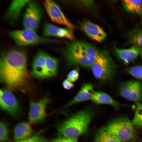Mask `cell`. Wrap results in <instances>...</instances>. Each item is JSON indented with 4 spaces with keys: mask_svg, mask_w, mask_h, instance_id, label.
Instances as JSON below:
<instances>
[{
    "mask_svg": "<svg viewBox=\"0 0 142 142\" xmlns=\"http://www.w3.org/2000/svg\"><path fill=\"white\" fill-rule=\"evenodd\" d=\"M141 48L134 45L128 49H121L116 47L114 50L119 58L126 64L134 61L140 55Z\"/></svg>",
    "mask_w": 142,
    "mask_h": 142,
    "instance_id": "16",
    "label": "cell"
},
{
    "mask_svg": "<svg viewBox=\"0 0 142 142\" xmlns=\"http://www.w3.org/2000/svg\"><path fill=\"white\" fill-rule=\"evenodd\" d=\"M8 139V129L6 124L1 121L0 124V140L1 141H5Z\"/></svg>",
    "mask_w": 142,
    "mask_h": 142,
    "instance_id": "23",
    "label": "cell"
},
{
    "mask_svg": "<svg viewBox=\"0 0 142 142\" xmlns=\"http://www.w3.org/2000/svg\"><path fill=\"white\" fill-rule=\"evenodd\" d=\"M128 72L132 76L142 80V66H134L130 68Z\"/></svg>",
    "mask_w": 142,
    "mask_h": 142,
    "instance_id": "24",
    "label": "cell"
},
{
    "mask_svg": "<svg viewBox=\"0 0 142 142\" xmlns=\"http://www.w3.org/2000/svg\"><path fill=\"white\" fill-rule=\"evenodd\" d=\"M0 105L2 110L13 116H17L20 112V107L17 99L8 90H0Z\"/></svg>",
    "mask_w": 142,
    "mask_h": 142,
    "instance_id": "11",
    "label": "cell"
},
{
    "mask_svg": "<svg viewBox=\"0 0 142 142\" xmlns=\"http://www.w3.org/2000/svg\"><path fill=\"white\" fill-rule=\"evenodd\" d=\"M30 0H13L11 2L6 14L8 22L13 23L19 18L23 8L27 6Z\"/></svg>",
    "mask_w": 142,
    "mask_h": 142,
    "instance_id": "15",
    "label": "cell"
},
{
    "mask_svg": "<svg viewBox=\"0 0 142 142\" xmlns=\"http://www.w3.org/2000/svg\"><path fill=\"white\" fill-rule=\"evenodd\" d=\"M33 130L30 124L26 122L18 123L14 130V138L16 141L25 139L32 136Z\"/></svg>",
    "mask_w": 142,
    "mask_h": 142,
    "instance_id": "18",
    "label": "cell"
},
{
    "mask_svg": "<svg viewBox=\"0 0 142 142\" xmlns=\"http://www.w3.org/2000/svg\"><path fill=\"white\" fill-rule=\"evenodd\" d=\"M134 127L140 128L142 127V103H136V106L132 121Z\"/></svg>",
    "mask_w": 142,
    "mask_h": 142,
    "instance_id": "22",
    "label": "cell"
},
{
    "mask_svg": "<svg viewBox=\"0 0 142 142\" xmlns=\"http://www.w3.org/2000/svg\"><path fill=\"white\" fill-rule=\"evenodd\" d=\"M52 142H78L77 139L59 136L52 140Z\"/></svg>",
    "mask_w": 142,
    "mask_h": 142,
    "instance_id": "28",
    "label": "cell"
},
{
    "mask_svg": "<svg viewBox=\"0 0 142 142\" xmlns=\"http://www.w3.org/2000/svg\"><path fill=\"white\" fill-rule=\"evenodd\" d=\"M8 33L16 44L20 46L32 45L52 41L50 39L38 35L35 31L26 28L10 31H8Z\"/></svg>",
    "mask_w": 142,
    "mask_h": 142,
    "instance_id": "7",
    "label": "cell"
},
{
    "mask_svg": "<svg viewBox=\"0 0 142 142\" xmlns=\"http://www.w3.org/2000/svg\"><path fill=\"white\" fill-rule=\"evenodd\" d=\"M92 118L88 110L77 112L59 124L57 129L60 136L77 139L87 131Z\"/></svg>",
    "mask_w": 142,
    "mask_h": 142,
    "instance_id": "3",
    "label": "cell"
},
{
    "mask_svg": "<svg viewBox=\"0 0 142 142\" xmlns=\"http://www.w3.org/2000/svg\"><path fill=\"white\" fill-rule=\"evenodd\" d=\"M100 52L88 43L74 40L67 44L63 53L69 65L91 68Z\"/></svg>",
    "mask_w": 142,
    "mask_h": 142,
    "instance_id": "2",
    "label": "cell"
},
{
    "mask_svg": "<svg viewBox=\"0 0 142 142\" xmlns=\"http://www.w3.org/2000/svg\"><path fill=\"white\" fill-rule=\"evenodd\" d=\"M26 54L18 49L3 53L0 60L1 82L9 88L25 92L29 86L30 76Z\"/></svg>",
    "mask_w": 142,
    "mask_h": 142,
    "instance_id": "1",
    "label": "cell"
},
{
    "mask_svg": "<svg viewBox=\"0 0 142 142\" xmlns=\"http://www.w3.org/2000/svg\"><path fill=\"white\" fill-rule=\"evenodd\" d=\"M123 3L128 11L139 13L142 12V2L141 0H124Z\"/></svg>",
    "mask_w": 142,
    "mask_h": 142,
    "instance_id": "21",
    "label": "cell"
},
{
    "mask_svg": "<svg viewBox=\"0 0 142 142\" xmlns=\"http://www.w3.org/2000/svg\"><path fill=\"white\" fill-rule=\"evenodd\" d=\"M14 142H47L46 139L41 136L35 135L25 139Z\"/></svg>",
    "mask_w": 142,
    "mask_h": 142,
    "instance_id": "26",
    "label": "cell"
},
{
    "mask_svg": "<svg viewBox=\"0 0 142 142\" xmlns=\"http://www.w3.org/2000/svg\"><path fill=\"white\" fill-rule=\"evenodd\" d=\"M43 15L41 7L36 2L30 1L27 6L23 19L25 28L36 31Z\"/></svg>",
    "mask_w": 142,
    "mask_h": 142,
    "instance_id": "8",
    "label": "cell"
},
{
    "mask_svg": "<svg viewBox=\"0 0 142 142\" xmlns=\"http://www.w3.org/2000/svg\"><path fill=\"white\" fill-rule=\"evenodd\" d=\"M91 99L97 104H107L115 108L119 106L118 103L106 94L101 92H95Z\"/></svg>",
    "mask_w": 142,
    "mask_h": 142,
    "instance_id": "19",
    "label": "cell"
},
{
    "mask_svg": "<svg viewBox=\"0 0 142 142\" xmlns=\"http://www.w3.org/2000/svg\"><path fill=\"white\" fill-rule=\"evenodd\" d=\"M79 76V70L75 69L70 71L68 75L67 79L72 82L76 81Z\"/></svg>",
    "mask_w": 142,
    "mask_h": 142,
    "instance_id": "27",
    "label": "cell"
},
{
    "mask_svg": "<svg viewBox=\"0 0 142 142\" xmlns=\"http://www.w3.org/2000/svg\"><path fill=\"white\" fill-rule=\"evenodd\" d=\"M140 55H141V57L142 58V48H141Z\"/></svg>",
    "mask_w": 142,
    "mask_h": 142,
    "instance_id": "30",
    "label": "cell"
},
{
    "mask_svg": "<svg viewBox=\"0 0 142 142\" xmlns=\"http://www.w3.org/2000/svg\"><path fill=\"white\" fill-rule=\"evenodd\" d=\"M131 40L134 45L142 48V31L137 32L133 34Z\"/></svg>",
    "mask_w": 142,
    "mask_h": 142,
    "instance_id": "25",
    "label": "cell"
},
{
    "mask_svg": "<svg viewBox=\"0 0 142 142\" xmlns=\"http://www.w3.org/2000/svg\"><path fill=\"white\" fill-rule=\"evenodd\" d=\"M124 142L135 141L136 135L132 122L124 116L116 118L106 126Z\"/></svg>",
    "mask_w": 142,
    "mask_h": 142,
    "instance_id": "6",
    "label": "cell"
},
{
    "mask_svg": "<svg viewBox=\"0 0 142 142\" xmlns=\"http://www.w3.org/2000/svg\"></svg>",
    "mask_w": 142,
    "mask_h": 142,
    "instance_id": "31",
    "label": "cell"
},
{
    "mask_svg": "<svg viewBox=\"0 0 142 142\" xmlns=\"http://www.w3.org/2000/svg\"><path fill=\"white\" fill-rule=\"evenodd\" d=\"M58 64V61L56 58L43 51H39L34 58L31 74L39 79L52 78L57 74Z\"/></svg>",
    "mask_w": 142,
    "mask_h": 142,
    "instance_id": "4",
    "label": "cell"
},
{
    "mask_svg": "<svg viewBox=\"0 0 142 142\" xmlns=\"http://www.w3.org/2000/svg\"><path fill=\"white\" fill-rule=\"evenodd\" d=\"M49 102L48 98L44 97L37 102H30L28 116L30 123L36 124L44 119L47 115L46 109Z\"/></svg>",
    "mask_w": 142,
    "mask_h": 142,
    "instance_id": "12",
    "label": "cell"
},
{
    "mask_svg": "<svg viewBox=\"0 0 142 142\" xmlns=\"http://www.w3.org/2000/svg\"><path fill=\"white\" fill-rule=\"evenodd\" d=\"M91 68L96 78L109 80L114 76L116 66L108 53L104 50L100 51Z\"/></svg>",
    "mask_w": 142,
    "mask_h": 142,
    "instance_id": "5",
    "label": "cell"
},
{
    "mask_svg": "<svg viewBox=\"0 0 142 142\" xmlns=\"http://www.w3.org/2000/svg\"><path fill=\"white\" fill-rule=\"evenodd\" d=\"M94 92L93 86L92 84L89 83L84 84L73 99L66 105L65 107L91 99Z\"/></svg>",
    "mask_w": 142,
    "mask_h": 142,
    "instance_id": "17",
    "label": "cell"
},
{
    "mask_svg": "<svg viewBox=\"0 0 142 142\" xmlns=\"http://www.w3.org/2000/svg\"><path fill=\"white\" fill-rule=\"evenodd\" d=\"M80 26L86 35L95 41L101 42L106 37V33L101 27L88 20L82 21Z\"/></svg>",
    "mask_w": 142,
    "mask_h": 142,
    "instance_id": "13",
    "label": "cell"
},
{
    "mask_svg": "<svg viewBox=\"0 0 142 142\" xmlns=\"http://www.w3.org/2000/svg\"><path fill=\"white\" fill-rule=\"evenodd\" d=\"M62 85L63 88L65 89L69 90L73 87L74 84L72 82L66 79L63 82Z\"/></svg>",
    "mask_w": 142,
    "mask_h": 142,
    "instance_id": "29",
    "label": "cell"
},
{
    "mask_svg": "<svg viewBox=\"0 0 142 142\" xmlns=\"http://www.w3.org/2000/svg\"><path fill=\"white\" fill-rule=\"evenodd\" d=\"M45 9L51 20L58 24L72 29L74 25L66 18L59 6L52 0H46L43 2Z\"/></svg>",
    "mask_w": 142,
    "mask_h": 142,
    "instance_id": "10",
    "label": "cell"
},
{
    "mask_svg": "<svg viewBox=\"0 0 142 142\" xmlns=\"http://www.w3.org/2000/svg\"><path fill=\"white\" fill-rule=\"evenodd\" d=\"M119 92L123 97L136 103L142 101V84L139 81L130 80L123 83Z\"/></svg>",
    "mask_w": 142,
    "mask_h": 142,
    "instance_id": "9",
    "label": "cell"
},
{
    "mask_svg": "<svg viewBox=\"0 0 142 142\" xmlns=\"http://www.w3.org/2000/svg\"><path fill=\"white\" fill-rule=\"evenodd\" d=\"M43 32L45 36L66 38L72 40L75 39L71 29L68 28L59 27L49 23L44 24Z\"/></svg>",
    "mask_w": 142,
    "mask_h": 142,
    "instance_id": "14",
    "label": "cell"
},
{
    "mask_svg": "<svg viewBox=\"0 0 142 142\" xmlns=\"http://www.w3.org/2000/svg\"><path fill=\"white\" fill-rule=\"evenodd\" d=\"M95 142H124L106 127L100 129L97 133Z\"/></svg>",
    "mask_w": 142,
    "mask_h": 142,
    "instance_id": "20",
    "label": "cell"
}]
</instances>
